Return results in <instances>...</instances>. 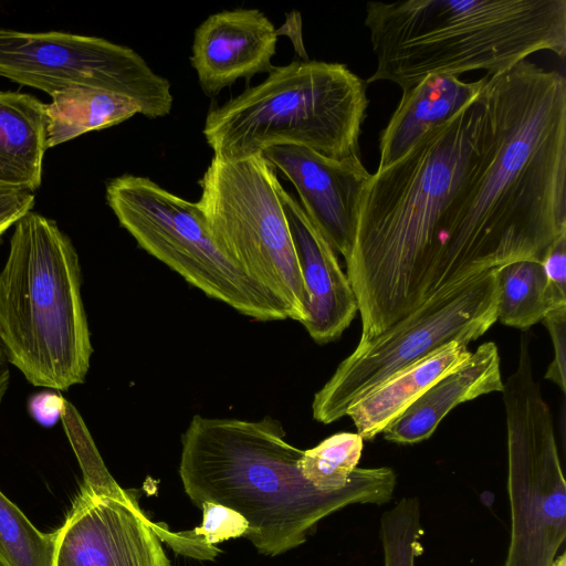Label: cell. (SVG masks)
<instances>
[{
  "mask_svg": "<svg viewBox=\"0 0 566 566\" xmlns=\"http://www.w3.org/2000/svg\"><path fill=\"white\" fill-rule=\"evenodd\" d=\"M480 154L447 203L421 305L520 260L542 262L566 235V78L524 60L484 76Z\"/></svg>",
  "mask_w": 566,
  "mask_h": 566,
  "instance_id": "6da1fadb",
  "label": "cell"
},
{
  "mask_svg": "<svg viewBox=\"0 0 566 566\" xmlns=\"http://www.w3.org/2000/svg\"><path fill=\"white\" fill-rule=\"evenodd\" d=\"M484 118L480 91L397 161L371 174L346 260L361 321L359 340L379 335L421 306L437 223L480 154Z\"/></svg>",
  "mask_w": 566,
  "mask_h": 566,
  "instance_id": "7a4b0ae2",
  "label": "cell"
},
{
  "mask_svg": "<svg viewBox=\"0 0 566 566\" xmlns=\"http://www.w3.org/2000/svg\"><path fill=\"white\" fill-rule=\"evenodd\" d=\"M303 450L285 439L281 422L195 415L181 436L179 475L191 502L229 507L249 528L243 536L274 557L306 542L326 516L352 504L382 505L397 484L388 467L356 468L349 484L322 492L301 474Z\"/></svg>",
  "mask_w": 566,
  "mask_h": 566,
  "instance_id": "3957f363",
  "label": "cell"
},
{
  "mask_svg": "<svg viewBox=\"0 0 566 566\" xmlns=\"http://www.w3.org/2000/svg\"><path fill=\"white\" fill-rule=\"evenodd\" d=\"M376 70L402 92L428 75H493L533 53L566 54V0H406L366 4Z\"/></svg>",
  "mask_w": 566,
  "mask_h": 566,
  "instance_id": "277c9868",
  "label": "cell"
},
{
  "mask_svg": "<svg viewBox=\"0 0 566 566\" xmlns=\"http://www.w3.org/2000/svg\"><path fill=\"white\" fill-rule=\"evenodd\" d=\"M77 252L56 222L29 211L15 223L0 272V346L34 386L85 381L93 347Z\"/></svg>",
  "mask_w": 566,
  "mask_h": 566,
  "instance_id": "5b68a950",
  "label": "cell"
},
{
  "mask_svg": "<svg viewBox=\"0 0 566 566\" xmlns=\"http://www.w3.org/2000/svg\"><path fill=\"white\" fill-rule=\"evenodd\" d=\"M366 85L345 64L293 61L211 108L202 133L213 156L229 161L289 145L336 159L360 155Z\"/></svg>",
  "mask_w": 566,
  "mask_h": 566,
  "instance_id": "8992f818",
  "label": "cell"
},
{
  "mask_svg": "<svg viewBox=\"0 0 566 566\" xmlns=\"http://www.w3.org/2000/svg\"><path fill=\"white\" fill-rule=\"evenodd\" d=\"M197 202L221 251L303 322L307 301L275 168L263 154L229 161L213 156Z\"/></svg>",
  "mask_w": 566,
  "mask_h": 566,
  "instance_id": "52a82bcc",
  "label": "cell"
},
{
  "mask_svg": "<svg viewBox=\"0 0 566 566\" xmlns=\"http://www.w3.org/2000/svg\"><path fill=\"white\" fill-rule=\"evenodd\" d=\"M106 201L143 250L207 296L255 321L289 318L284 304L221 251L197 202L129 174L108 181Z\"/></svg>",
  "mask_w": 566,
  "mask_h": 566,
  "instance_id": "ba28073f",
  "label": "cell"
},
{
  "mask_svg": "<svg viewBox=\"0 0 566 566\" xmlns=\"http://www.w3.org/2000/svg\"><path fill=\"white\" fill-rule=\"evenodd\" d=\"M511 536L503 566H552L566 539V483L551 410L533 374L531 337L503 382Z\"/></svg>",
  "mask_w": 566,
  "mask_h": 566,
  "instance_id": "9c48e42d",
  "label": "cell"
},
{
  "mask_svg": "<svg viewBox=\"0 0 566 566\" xmlns=\"http://www.w3.org/2000/svg\"><path fill=\"white\" fill-rule=\"evenodd\" d=\"M495 268L438 295L379 335L359 340L354 352L315 394L313 418L339 420L373 388L451 342L469 343L497 321Z\"/></svg>",
  "mask_w": 566,
  "mask_h": 566,
  "instance_id": "30bf717a",
  "label": "cell"
},
{
  "mask_svg": "<svg viewBox=\"0 0 566 566\" xmlns=\"http://www.w3.org/2000/svg\"><path fill=\"white\" fill-rule=\"evenodd\" d=\"M0 76L50 96L74 85L133 99L148 118L167 116L171 86L133 49L97 36L0 28Z\"/></svg>",
  "mask_w": 566,
  "mask_h": 566,
  "instance_id": "8fae6325",
  "label": "cell"
},
{
  "mask_svg": "<svg viewBox=\"0 0 566 566\" xmlns=\"http://www.w3.org/2000/svg\"><path fill=\"white\" fill-rule=\"evenodd\" d=\"M54 566H171L135 495L81 488L56 530Z\"/></svg>",
  "mask_w": 566,
  "mask_h": 566,
  "instance_id": "7c38bea8",
  "label": "cell"
},
{
  "mask_svg": "<svg viewBox=\"0 0 566 566\" xmlns=\"http://www.w3.org/2000/svg\"><path fill=\"white\" fill-rule=\"evenodd\" d=\"M295 187L301 207L336 253L350 256L365 188L371 174L360 155L342 159L300 146H275L263 153Z\"/></svg>",
  "mask_w": 566,
  "mask_h": 566,
  "instance_id": "4fadbf2b",
  "label": "cell"
},
{
  "mask_svg": "<svg viewBox=\"0 0 566 566\" xmlns=\"http://www.w3.org/2000/svg\"><path fill=\"white\" fill-rule=\"evenodd\" d=\"M279 31L258 9L224 10L195 31L190 62L206 95H216L239 78L270 73Z\"/></svg>",
  "mask_w": 566,
  "mask_h": 566,
  "instance_id": "5bb4252c",
  "label": "cell"
},
{
  "mask_svg": "<svg viewBox=\"0 0 566 566\" xmlns=\"http://www.w3.org/2000/svg\"><path fill=\"white\" fill-rule=\"evenodd\" d=\"M281 199L307 296L301 324L314 342L327 344L349 326L358 312L357 301L335 250L284 188Z\"/></svg>",
  "mask_w": 566,
  "mask_h": 566,
  "instance_id": "9a60e30c",
  "label": "cell"
},
{
  "mask_svg": "<svg viewBox=\"0 0 566 566\" xmlns=\"http://www.w3.org/2000/svg\"><path fill=\"white\" fill-rule=\"evenodd\" d=\"M502 390L497 346L485 342L467 361L433 384L390 423L382 431L384 438L401 444L427 440L458 405Z\"/></svg>",
  "mask_w": 566,
  "mask_h": 566,
  "instance_id": "2e32d148",
  "label": "cell"
},
{
  "mask_svg": "<svg viewBox=\"0 0 566 566\" xmlns=\"http://www.w3.org/2000/svg\"><path fill=\"white\" fill-rule=\"evenodd\" d=\"M483 84L484 76L464 82L453 75H428L402 92L379 138L378 168L397 161L426 133L453 117L476 97Z\"/></svg>",
  "mask_w": 566,
  "mask_h": 566,
  "instance_id": "e0dca14e",
  "label": "cell"
},
{
  "mask_svg": "<svg viewBox=\"0 0 566 566\" xmlns=\"http://www.w3.org/2000/svg\"><path fill=\"white\" fill-rule=\"evenodd\" d=\"M471 354L465 344L448 343L373 388L348 408L346 416L363 440H371Z\"/></svg>",
  "mask_w": 566,
  "mask_h": 566,
  "instance_id": "ac0fdd59",
  "label": "cell"
},
{
  "mask_svg": "<svg viewBox=\"0 0 566 566\" xmlns=\"http://www.w3.org/2000/svg\"><path fill=\"white\" fill-rule=\"evenodd\" d=\"M46 128V104L0 90V188L35 192L41 186Z\"/></svg>",
  "mask_w": 566,
  "mask_h": 566,
  "instance_id": "d6986e66",
  "label": "cell"
},
{
  "mask_svg": "<svg viewBox=\"0 0 566 566\" xmlns=\"http://www.w3.org/2000/svg\"><path fill=\"white\" fill-rule=\"evenodd\" d=\"M136 114H140L138 105L114 92L83 85L59 91L46 104L48 148L118 125Z\"/></svg>",
  "mask_w": 566,
  "mask_h": 566,
  "instance_id": "ffe728a7",
  "label": "cell"
},
{
  "mask_svg": "<svg viewBox=\"0 0 566 566\" xmlns=\"http://www.w3.org/2000/svg\"><path fill=\"white\" fill-rule=\"evenodd\" d=\"M499 286L497 321L527 331L551 311L566 306V296L548 282L542 262L520 260L495 268Z\"/></svg>",
  "mask_w": 566,
  "mask_h": 566,
  "instance_id": "44dd1931",
  "label": "cell"
},
{
  "mask_svg": "<svg viewBox=\"0 0 566 566\" xmlns=\"http://www.w3.org/2000/svg\"><path fill=\"white\" fill-rule=\"evenodd\" d=\"M364 440L356 432H338L303 450L297 467L303 478L322 492L346 488L361 458Z\"/></svg>",
  "mask_w": 566,
  "mask_h": 566,
  "instance_id": "7402d4cb",
  "label": "cell"
},
{
  "mask_svg": "<svg viewBox=\"0 0 566 566\" xmlns=\"http://www.w3.org/2000/svg\"><path fill=\"white\" fill-rule=\"evenodd\" d=\"M57 531H39L0 491V563L4 566H54Z\"/></svg>",
  "mask_w": 566,
  "mask_h": 566,
  "instance_id": "603a6c76",
  "label": "cell"
},
{
  "mask_svg": "<svg viewBox=\"0 0 566 566\" xmlns=\"http://www.w3.org/2000/svg\"><path fill=\"white\" fill-rule=\"evenodd\" d=\"M202 523L188 532L171 533L164 524H155L159 537L177 553L198 559H212L219 551L216 545L243 537L249 528L247 520L238 512L220 504H201Z\"/></svg>",
  "mask_w": 566,
  "mask_h": 566,
  "instance_id": "cb8c5ba5",
  "label": "cell"
},
{
  "mask_svg": "<svg viewBox=\"0 0 566 566\" xmlns=\"http://www.w3.org/2000/svg\"><path fill=\"white\" fill-rule=\"evenodd\" d=\"M423 534L419 500L416 496L401 497L380 517L384 566H416V559L423 552Z\"/></svg>",
  "mask_w": 566,
  "mask_h": 566,
  "instance_id": "d4e9b609",
  "label": "cell"
},
{
  "mask_svg": "<svg viewBox=\"0 0 566 566\" xmlns=\"http://www.w3.org/2000/svg\"><path fill=\"white\" fill-rule=\"evenodd\" d=\"M70 441L74 448L83 473L82 488L102 493H117L122 488L106 469L88 431L76 412L75 424L69 420L65 424Z\"/></svg>",
  "mask_w": 566,
  "mask_h": 566,
  "instance_id": "484cf974",
  "label": "cell"
},
{
  "mask_svg": "<svg viewBox=\"0 0 566 566\" xmlns=\"http://www.w3.org/2000/svg\"><path fill=\"white\" fill-rule=\"evenodd\" d=\"M547 328L553 347L554 357L545 374V379L557 385L563 392L566 389V306L557 307L542 319Z\"/></svg>",
  "mask_w": 566,
  "mask_h": 566,
  "instance_id": "4316f807",
  "label": "cell"
},
{
  "mask_svg": "<svg viewBox=\"0 0 566 566\" xmlns=\"http://www.w3.org/2000/svg\"><path fill=\"white\" fill-rule=\"evenodd\" d=\"M35 202L34 192L18 191L0 197V237L27 212Z\"/></svg>",
  "mask_w": 566,
  "mask_h": 566,
  "instance_id": "83f0119b",
  "label": "cell"
},
{
  "mask_svg": "<svg viewBox=\"0 0 566 566\" xmlns=\"http://www.w3.org/2000/svg\"><path fill=\"white\" fill-rule=\"evenodd\" d=\"M542 264L552 287L566 296V235L555 242Z\"/></svg>",
  "mask_w": 566,
  "mask_h": 566,
  "instance_id": "f1b7e54d",
  "label": "cell"
},
{
  "mask_svg": "<svg viewBox=\"0 0 566 566\" xmlns=\"http://www.w3.org/2000/svg\"><path fill=\"white\" fill-rule=\"evenodd\" d=\"M10 382V368L9 361L0 346V406L7 394Z\"/></svg>",
  "mask_w": 566,
  "mask_h": 566,
  "instance_id": "f546056e",
  "label": "cell"
},
{
  "mask_svg": "<svg viewBox=\"0 0 566 566\" xmlns=\"http://www.w3.org/2000/svg\"><path fill=\"white\" fill-rule=\"evenodd\" d=\"M552 566H566V554L563 553L562 555L557 556Z\"/></svg>",
  "mask_w": 566,
  "mask_h": 566,
  "instance_id": "4dcf8cb0",
  "label": "cell"
},
{
  "mask_svg": "<svg viewBox=\"0 0 566 566\" xmlns=\"http://www.w3.org/2000/svg\"><path fill=\"white\" fill-rule=\"evenodd\" d=\"M13 192H18V191H15V190H10V189H4V188H0V197L6 196V195H9V193H13Z\"/></svg>",
  "mask_w": 566,
  "mask_h": 566,
  "instance_id": "1f68e13d",
  "label": "cell"
},
{
  "mask_svg": "<svg viewBox=\"0 0 566 566\" xmlns=\"http://www.w3.org/2000/svg\"><path fill=\"white\" fill-rule=\"evenodd\" d=\"M0 566H4V565L0 563Z\"/></svg>",
  "mask_w": 566,
  "mask_h": 566,
  "instance_id": "d6a6232c",
  "label": "cell"
}]
</instances>
